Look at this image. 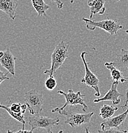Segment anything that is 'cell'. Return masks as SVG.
Wrapping results in <instances>:
<instances>
[{
  "mask_svg": "<svg viewBox=\"0 0 128 133\" xmlns=\"http://www.w3.org/2000/svg\"><path fill=\"white\" fill-rule=\"evenodd\" d=\"M17 58L13 56L9 49L0 51V63L1 66L6 69L9 73L15 76L16 74V61Z\"/></svg>",
  "mask_w": 128,
  "mask_h": 133,
  "instance_id": "cell-9",
  "label": "cell"
},
{
  "mask_svg": "<svg viewBox=\"0 0 128 133\" xmlns=\"http://www.w3.org/2000/svg\"><path fill=\"white\" fill-rule=\"evenodd\" d=\"M74 1H75V0H71V1H70V2H71V3H73L74 2Z\"/></svg>",
  "mask_w": 128,
  "mask_h": 133,
  "instance_id": "cell-25",
  "label": "cell"
},
{
  "mask_svg": "<svg viewBox=\"0 0 128 133\" xmlns=\"http://www.w3.org/2000/svg\"><path fill=\"white\" fill-rule=\"evenodd\" d=\"M57 133H63V131H59Z\"/></svg>",
  "mask_w": 128,
  "mask_h": 133,
  "instance_id": "cell-26",
  "label": "cell"
},
{
  "mask_svg": "<svg viewBox=\"0 0 128 133\" xmlns=\"http://www.w3.org/2000/svg\"><path fill=\"white\" fill-rule=\"evenodd\" d=\"M9 79L10 78L9 77H8V73H4L3 72L0 70V85L4 81Z\"/></svg>",
  "mask_w": 128,
  "mask_h": 133,
  "instance_id": "cell-20",
  "label": "cell"
},
{
  "mask_svg": "<svg viewBox=\"0 0 128 133\" xmlns=\"http://www.w3.org/2000/svg\"><path fill=\"white\" fill-rule=\"evenodd\" d=\"M50 1L54 3H56L57 8H59V9H62L63 8L64 4H63V1L61 0H50Z\"/></svg>",
  "mask_w": 128,
  "mask_h": 133,
  "instance_id": "cell-22",
  "label": "cell"
},
{
  "mask_svg": "<svg viewBox=\"0 0 128 133\" xmlns=\"http://www.w3.org/2000/svg\"><path fill=\"white\" fill-rule=\"evenodd\" d=\"M104 66L110 72L111 79L113 80V81L124 83L127 80V77L124 76L122 71L117 69L116 66H114L112 62H106L104 63Z\"/></svg>",
  "mask_w": 128,
  "mask_h": 133,
  "instance_id": "cell-14",
  "label": "cell"
},
{
  "mask_svg": "<svg viewBox=\"0 0 128 133\" xmlns=\"http://www.w3.org/2000/svg\"><path fill=\"white\" fill-rule=\"evenodd\" d=\"M33 8L36 11L39 17L45 16L46 12L50 8V6L45 3L44 0H31Z\"/></svg>",
  "mask_w": 128,
  "mask_h": 133,
  "instance_id": "cell-16",
  "label": "cell"
},
{
  "mask_svg": "<svg viewBox=\"0 0 128 133\" xmlns=\"http://www.w3.org/2000/svg\"><path fill=\"white\" fill-rule=\"evenodd\" d=\"M7 133H33V130L31 129L29 130V131H27V130L25 129H20L18 131H12L10 130H8Z\"/></svg>",
  "mask_w": 128,
  "mask_h": 133,
  "instance_id": "cell-21",
  "label": "cell"
},
{
  "mask_svg": "<svg viewBox=\"0 0 128 133\" xmlns=\"http://www.w3.org/2000/svg\"><path fill=\"white\" fill-rule=\"evenodd\" d=\"M45 88L48 90H54L57 87V81L53 76H49L45 82Z\"/></svg>",
  "mask_w": 128,
  "mask_h": 133,
  "instance_id": "cell-18",
  "label": "cell"
},
{
  "mask_svg": "<svg viewBox=\"0 0 128 133\" xmlns=\"http://www.w3.org/2000/svg\"><path fill=\"white\" fill-rule=\"evenodd\" d=\"M82 21L85 23L86 28L90 31H94L97 28L102 29L109 33L111 36L117 34L120 30L123 28V26L117 21L111 19H106L100 21H94L90 19L83 17Z\"/></svg>",
  "mask_w": 128,
  "mask_h": 133,
  "instance_id": "cell-2",
  "label": "cell"
},
{
  "mask_svg": "<svg viewBox=\"0 0 128 133\" xmlns=\"http://www.w3.org/2000/svg\"><path fill=\"white\" fill-rule=\"evenodd\" d=\"M113 65L120 70L128 69V51L122 49L119 55H117L116 59L112 62Z\"/></svg>",
  "mask_w": 128,
  "mask_h": 133,
  "instance_id": "cell-15",
  "label": "cell"
},
{
  "mask_svg": "<svg viewBox=\"0 0 128 133\" xmlns=\"http://www.w3.org/2000/svg\"><path fill=\"white\" fill-rule=\"evenodd\" d=\"M28 124L31 127V129H44L48 133H53L52 129L54 126L58 125L60 120L58 117L51 118L49 116H43L39 115H31L26 118Z\"/></svg>",
  "mask_w": 128,
  "mask_h": 133,
  "instance_id": "cell-4",
  "label": "cell"
},
{
  "mask_svg": "<svg viewBox=\"0 0 128 133\" xmlns=\"http://www.w3.org/2000/svg\"><path fill=\"white\" fill-rule=\"evenodd\" d=\"M119 108L114 107V106H110L108 104H104L100 108V116L103 119L109 118L114 115L115 112L118 110Z\"/></svg>",
  "mask_w": 128,
  "mask_h": 133,
  "instance_id": "cell-17",
  "label": "cell"
},
{
  "mask_svg": "<svg viewBox=\"0 0 128 133\" xmlns=\"http://www.w3.org/2000/svg\"><path fill=\"white\" fill-rule=\"evenodd\" d=\"M87 54V53L86 52L84 51L80 55L82 62H83L85 66V76L83 77V79L81 80V83L86 84L87 86L94 89L95 91V96L97 97H100L101 96V93H100V88H99L100 80L97 78V76L90 70V69L88 66L86 60H85V56Z\"/></svg>",
  "mask_w": 128,
  "mask_h": 133,
  "instance_id": "cell-7",
  "label": "cell"
},
{
  "mask_svg": "<svg viewBox=\"0 0 128 133\" xmlns=\"http://www.w3.org/2000/svg\"><path fill=\"white\" fill-rule=\"evenodd\" d=\"M59 114L64 115L66 117L64 123L69 124L72 127H80L82 125L89 124L91 117L94 115L93 112L86 113H73L71 111L63 110L59 112Z\"/></svg>",
  "mask_w": 128,
  "mask_h": 133,
  "instance_id": "cell-6",
  "label": "cell"
},
{
  "mask_svg": "<svg viewBox=\"0 0 128 133\" xmlns=\"http://www.w3.org/2000/svg\"><path fill=\"white\" fill-rule=\"evenodd\" d=\"M24 101L32 115L40 114L44 102L42 93L36 90H31L24 94Z\"/></svg>",
  "mask_w": 128,
  "mask_h": 133,
  "instance_id": "cell-5",
  "label": "cell"
},
{
  "mask_svg": "<svg viewBox=\"0 0 128 133\" xmlns=\"http://www.w3.org/2000/svg\"><path fill=\"white\" fill-rule=\"evenodd\" d=\"M70 44L61 41L57 44L51 55V66L49 69L45 70L43 74L53 76L58 69H61L66 59L69 56Z\"/></svg>",
  "mask_w": 128,
  "mask_h": 133,
  "instance_id": "cell-1",
  "label": "cell"
},
{
  "mask_svg": "<svg viewBox=\"0 0 128 133\" xmlns=\"http://www.w3.org/2000/svg\"><path fill=\"white\" fill-rule=\"evenodd\" d=\"M107 0H89L88 6L90 8V19H93L95 14L103 15L105 12L106 8L104 4Z\"/></svg>",
  "mask_w": 128,
  "mask_h": 133,
  "instance_id": "cell-13",
  "label": "cell"
},
{
  "mask_svg": "<svg viewBox=\"0 0 128 133\" xmlns=\"http://www.w3.org/2000/svg\"><path fill=\"white\" fill-rule=\"evenodd\" d=\"M120 1V0H117V1Z\"/></svg>",
  "mask_w": 128,
  "mask_h": 133,
  "instance_id": "cell-28",
  "label": "cell"
},
{
  "mask_svg": "<svg viewBox=\"0 0 128 133\" xmlns=\"http://www.w3.org/2000/svg\"><path fill=\"white\" fill-rule=\"evenodd\" d=\"M127 115L128 109H126L124 113L119 115L105 119L101 124V129H102V130L110 128L120 129V127L123 125L125 120L127 118Z\"/></svg>",
  "mask_w": 128,
  "mask_h": 133,
  "instance_id": "cell-11",
  "label": "cell"
},
{
  "mask_svg": "<svg viewBox=\"0 0 128 133\" xmlns=\"http://www.w3.org/2000/svg\"><path fill=\"white\" fill-rule=\"evenodd\" d=\"M85 133H90V132L89 131V129H88V128H85Z\"/></svg>",
  "mask_w": 128,
  "mask_h": 133,
  "instance_id": "cell-24",
  "label": "cell"
},
{
  "mask_svg": "<svg viewBox=\"0 0 128 133\" xmlns=\"http://www.w3.org/2000/svg\"><path fill=\"white\" fill-rule=\"evenodd\" d=\"M126 33H128V30H126Z\"/></svg>",
  "mask_w": 128,
  "mask_h": 133,
  "instance_id": "cell-27",
  "label": "cell"
},
{
  "mask_svg": "<svg viewBox=\"0 0 128 133\" xmlns=\"http://www.w3.org/2000/svg\"><path fill=\"white\" fill-rule=\"evenodd\" d=\"M27 108V105L26 104H21L20 103L13 102L10 106L0 104V108L5 109L12 118L22 124L23 129H24L25 127L26 118L24 116V113Z\"/></svg>",
  "mask_w": 128,
  "mask_h": 133,
  "instance_id": "cell-8",
  "label": "cell"
},
{
  "mask_svg": "<svg viewBox=\"0 0 128 133\" xmlns=\"http://www.w3.org/2000/svg\"><path fill=\"white\" fill-rule=\"evenodd\" d=\"M127 80H128V77H127ZM127 105H128V87H127V90H126V101H125V103H124V106H122V109H124V110H125L126 109V108H127Z\"/></svg>",
  "mask_w": 128,
  "mask_h": 133,
  "instance_id": "cell-23",
  "label": "cell"
},
{
  "mask_svg": "<svg viewBox=\"0 0 128 133\" xmlns=\"http://www.w3.org/2000/svg\"><path fill=\"white\" fill-rule=\"evenodd\" d=\"M98 133H127V131L126 130L119 129L117 128H110L104 130H98L97 131Z\"/></svg>",
  "mask_w": 128,
  "mask_h": 133,
  "instance_id": "cell-19",
  "label": "cell"
},
{
  "mask_svg": "<svg viewBox=\"0 0 128 133\" xmlns=\"http://www.w3.org/2000/svg\"><path fill=\"white\" fill-rule=\"evenodd\" d=\"M17 6L18 3L16 0H0V10L6 14L13 21L16 19Z\"/></svg>",
  "mask_w": 128,
  "mask_h": 133,
  "instance_id": "cell-12",
  "label": "cell"
},
{
  "mask_svg": "<svg viewBox=\"0 0 128 133\" xmlns=\"http://www.w3.org/2000/svg\"><path fill=\"white\" fill-rule=\"evenodd\" d=\"M119 84V82H114L111 84L110 89L108 91V92L104 95L103 97L98 98L97 99L94 100V103H98V102H102V101H109L112 102L113 104L117 105L119 104L121 102L120 97H123V95L121 94L117 90V87Z\"/></svg>",
  "mask_w": 128,
  "mask_h": 133,
  "instance_id": "cell-10",
  "label": "cell"
},
{
  "mask_svg": "<svg viewBox=\"0 0 128 133\" xmlns=\"http://www.w3.org/2000/svg\"><path fill=\"white\" fill-rule=\"evenodd\" d=\"M57 93L61 95H64L66 99V102L62 107L55 108L52 109V113H59L61 111L64 110L68 106H76V105H80L82 106V111L84 112H86L88 109V106L85 104L84 97L85 95H82L80 91L75 92L71 89H70L67 93L62 90H58Z\"/></svg>",
  "mask_w": 128,
  "mask_h": 133,
  "instance_id": "cell-3",
  "label": "cell"
}]
</instances>
